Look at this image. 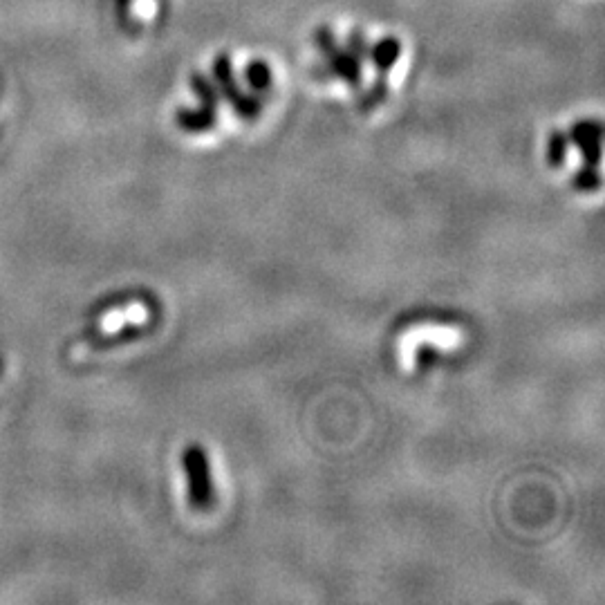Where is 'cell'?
Masks as SVG:
<instances>
[{"label": "cell", "mask_w": 605, "mask_h": 605, "mask_svg": "<svg viewBox=\"0 0 605 605\" xmlns=\"http://www.w3.org/2000/svg\"><path fill=\"white\" fill-rule=\"evenodd\" d=\"M184 471L189 480V502L195 509H207L213 500V482L209 460L200 446H189L184 451Z\"/></svg>", "instance_id": "cell-1"}, {"label": "cell", "mask_w": 605, "mask_h": 605, "mask_svg": "<svg viewBox=\"0 0 605 605\" xmlns=\"http://www.w3.org/2000/svg\"><path fill=\"white\" fill-rule=\"evenodd\" d=\"M574 144L581 148L588 166H597L601 157V128L597 124H579L572 130Z\"/></svg>", "instance_id": "cell-2"}, {"label": "cell", "mask_w": 605, "mask_h": 605, "mask_svg": "<svg viewBox=\"0 0 605 605\" xmlns=\"http://www.w3.org/2000/svg\"><path fill=\"white\" fill-rule=\"evenodd\" d=\"M567 155V139L561 133H554L547 144V162L549 166H561Z\"/></svg>", "instance_id": "cell-3"}, {"label": "cell", "mask_w": 605, "mask_h": 605, "mask_svg": "<svg viewBox=\"0 0 605 605\" xmlns=\"http://www.w3.org/2000/svg\"><path fill=\"white\" fill-rule=\"evenodd\" d=\"M574 184H576V189H581V191L599 189V184H601L599 173L594 171V166H585V169H581L579 173H576Z\"/></svg>", "instance_id": "cell-4"}]
</instances>
